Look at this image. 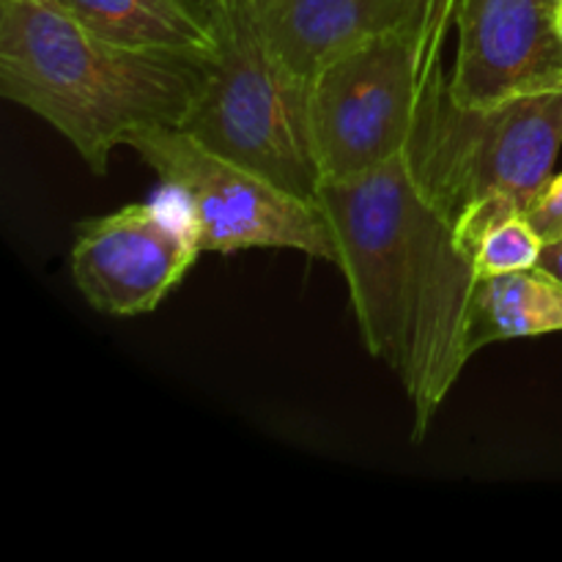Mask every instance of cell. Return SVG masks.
Here are the masks:
<instances>
[{"mask_svg":"<svg viewBox=\"0 0 562 562\" xmlns=\"http://www.w3.org/2000/svg\"><path fill=\"white\" fill-rule=\"evenodd\" d=\"M263 42L302 80L329 60L387 33H415L417 0H247Z\"/></svg>","mask_w":562,"mask_h":562,"instance_id":"9","label":"cell"},{"mask_svg":"<svg viewBox=\"0 0 562 562\" xmlns=\"http://www.w3.org/2000/svg\"><path fill=\"white\" fill-rule=\"evenodd\" d=\"M558 5L560 0H461L450 97L486 108L562 86Z\"/></svg>","mask_w":562,"mask_h":562,"instance_id":"8","label":"cell"},{"mask_svg":"<svg viewBox=\"0 0 562 562\" xmlns=\"http://www.w3.org/2000/svg\"><path fill=\"white\" fill-rule=\"evenodd\" d=\"M201 256L184 209L137 203L80 228L71 250L77 289L108 316H140L162 305Z\"/></svg>","mask_w":562,"mask_h":562,"instance_id":"7","label":"cell"},{"mask_svg":"<svg viewBox=\"0 0 562 562\" xmlns=\"http://www.w3.org/2000/svg\"><path fill=\"white\" fill-rule=\"evenodd\" d=\"M527 220H530L532 228L538 231L543 241L562 239V173L547 181L541 195L532 201Z\"/></svg>","mask_w":562,"mask_h":562,"instance_id":"14","label":"cell"},{"mask_svg":"<svg viewBox=\"0 0 562 562\" xmlns=\"http://www.w3.org/2000/svg\"><path fill=\"white\" fill-rule=\"evenodd\" d=\"M445 77V75H442ZM428 77L415 33H387L329 60L311 80L324 181L366 173L406 151Z\"/></svg>","mask_w":562,"mask_h":562,"instance_id":"6","label":"cell"},{"mask_svg":"<svg viewBox=\"0 0 562 562\" xmlns=\"http://www.w3.org/2000/svg\"><path fill=\"white\" fill-rule=\"evenodd\" d=\"M316 201L333 225L362 344L398 376L423 439L472 357L475 258L415 179L406 151L327 179Z\"/></svg>","mask_w":562,"mask_h":562,"instance_id":"1","label":"cell"},{"mask_svg":"<svg viewBox=\"0 0 562 562\" xmlns=\"http://www.w3.org/2000/svg\"><path fill=\"white\" fill-rule=\"evenodd\" d=\"M97 36L137 49L209 60L217 49L212 16L195 0H55Z\"/></svg>","mask_w":562,"mask_h":562,"instance_id":"10","label":"cell"},{"mask_svg":"<svg viewBox=\"0 0 562 562\" xmlns=\"http://www.w3.org/2000/svg\"><path fill=\"white\" fill-rule=\"evenodd\" d=\"M203 80L206 60L119 47L55 0H0V93L58 130L97 176L135 132L181 130Z\"/></svg>","mask_w":562,"mask_h":562,"instance_id":"2","label":"cell"},{"mask_svg":"<svg viewBox=\"0 0 562 562\" xmlns=\"http://www.w3.org/2000/svg\"><path fill=\"white\" fill-rule=\"evenodd\" d=\"M562 146V86L472 108L448 93V77L423 97L406 157L415 179L475 258L481 236L530 212Z\"/></svg>","mask_w":562,"mask_h":562,"instance_id":"3","label":"cell"},{"mask_svg":"<svg viewBox=\"0 0 562 562\" xmlns=\"http://www.w3.org/2000/svg\"><path fill=\"white\" fill-rule=\"evenodd\" d=\"M541 247L543 239L525 214L499 220L481 236L475 247L477 278H497V274L538 267Z\"/></svg>","mask_w":562,"mask_h":562,"instance_id":"12","label":"cell"},{"mask_svg":"<svg viewBox=\"0 0 562 562\" xmlns=\"http://www.w3.org/2000/svg\"><path fill=\"white\" fill-rule=\"evenodd\" d=\"M420 3V53L428 77H442V53L456 20L461 0H417Z\"/></svg>","mask_w":562,"mask_h":562,"instance_id":"13","label":"cell"},{"mask_svg":"<svg viewBox=\"0 0 562 562\" xmlns=\"http://www.w3.org/2000/svg\"><path fill=\"white\" fill-rule=\"evenodd\" d=\"M562 333V283L541 267L477 280L467 349L477 355L499 340Z\"/></svg>","mask_w":562,"mask_h":562,"instance_id":"11","label":"cell"},{"mask_svg":"<svg viewBox=\"0 0 562 562\" xmlns=\"http://www.w3.org/2000/svg\"><path fill=\"white\" fill-rule=\"evenodd\" d=\"M217 33L206 80L181 130L212 151L316 201L324 184L311 80L269 49L247 0H203Z\"/></svg>","mask_w":562,"mask_h":562,"instance_id":"4","label":"cell"},{"mask_svg":"<svg viewBox=\"0 0 562 562\" xmlns=\"http://www.w3.org/2000/svg\"><path fill=\"white\" fill-rule=\"evenodd\" d=\"M558 33H560V38H562V0H560V5H558Z\"/></svg>","mask_w":562,"mask_h":562,"instance_id":"16","label":"cell"},{"mask_svg":"<svg viewBox=\"0 0 562 562\" xmlns=\"http://www.w3.org/2000/svg\"><path fill=\"white\" fill-rule=\"evenodd\" d=\"M538 267H541L543 272L552 274V278H558L562 283V239L543 241L541 256H538Z\"/></svg>","mask_w":562,"mask_h":562,"instance_id":"15","label":"cell"},{"mask_svg":"<svg viewBox=\"0 0 562 562\" xmlns=\"http://www.w3.org/2000/svg\"><path fill=\"white\" fill-rule=\"evenodd\" d=\"M173 192L201 252L283 247L338 267L333 225L318 201L203 146L179 126H148L126 140Z\"/></svg>","mask_w":562,"mask_h":562,"instance_id":"5","label":"cell"}]
</instances>
